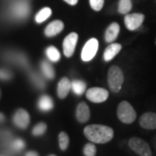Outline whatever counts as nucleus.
<instances>
[{"mask_svg": "<svg viewBox=\"0 0 156 156\" xmlns=\"http://www.w3.org/2000/svg\"><path fill=\"white\" fill-rule=\"evenodd\" d=\"M83 154L85 156H95L96 147L94 143H87L83 147Z\"/></svg>", "mask_w": 156, "mask_h": 156, "instance_id": "obj_25", "label": "nucleus"}, {"mask_svg": "<svg viewBox=\"0 0 156 156\" xmlns=\"http://www.w3.org/2000/svg\"><path fill=\"white\" fill-rule=\"evenodd\" d=\"M122 45L120 44H111L106 48V50L103 53V58L105 62H110L119 54V52L122 50Z\"/></svg>", "mask_w": 156, "mask_h": 156, "instance_id": "obj_14", "label": "nucleus"}, {"mask_svg": "<svg viewBox=\"0 0 156 156\" xmlns=\"http://www.w3.org/2000/svg\"><path fill=\"white\" fill-rule=\"evenodd\" d=\"M132 9L131 0H119L118 4V12L122 15H127Z\"/></svg>", "mask_w": 156, "mask_h": 156, "instance_id": "obj_22", "label": "nucleus"}, {"mask_svg": "<svg viewBox=\"0 0 156 156\" xmlns=\"http://www.w3.org/2000/svg\"><path fill=\"white\" fill-rule=\"evenodd\" d=\"M120 33V25L118 23H112L107 28L105 32V41L107 43H113Z\"/></svg>", "mask_w": 156, "mask_h": 156, "instance_id": "obj_15", "label": "nucleus"}, {"mask_svg": "<svg viewBox=\"0 0 156 156\" xmlns=\"http://www.w3.org/2000/svg\"><path fill=\"white\" fill-rule=\"evenodd\" d=\"M155 3H156V0H155Z\"/></svg>", "mask_w": 156, "mask_h": 156, "instance_id": "obj_35", "label": "nucleus"}, {"mask_svg": "<svg viewBox=\"0 0 156 156\" xmlns=\"http://www.w3.org/2000/svg\"><path fill=\"white\" fill-rule=\"evenodd\" d=\"M117 117L122 123L132 124L136 120L137 114L128 101H122L119 103L117 108Z\"/></svg>", "mask_w": 156, "mask_h": 156, "instance_id": "obj_3", "label": "nucleus"}, {"mask_svg": "<svg viewBox=\"0 0 156 156\" xmlns=\"http://www.w3.org/2000/svg\"><path fill=\"white\" fill-rule=\"evenodd\" d=\"M145 20V16L141 13L127 14L124 17V23L126 28L130 31L136 30L142 25Z\"/></svg>", "mask_w": 156, "mask_h": 156, "instance_id": "obj_7", "label": "nucleus"}, {"mask_svg": "<svg viewBox=\"0 0 156 156\" xmlns=\"http://www.w3.org/2000/svg\"><path fill=\"white\" fill-rule=\"evenodd\" d=\"M139 124L144 129H147V130L156 129V113L154 112L144 113L140 117Z\"/></svg>", "mask_w": 156, "mask_h": 156, "instance_id": "obj_10", "label": "nucleus"}, {"mask_svg": "<svg viewBox=\"0 0 156 156\" xmlns=\"http://www.w3.org/2000/svg\"><path fill=\"white\" fill-rule=\"evenodd\" d=\"M30 122V117L29 113L23 108H19L15 112L13 115V122L17 128L26 129Z\"/></svg>", "mask_w": 156, "mask_h": 156, "instance_id": "obj_9", "label": "nucleus"}, {"mask_svg": "<svg viewBox=\"0 0 156 156\" xmlns=\"http://www.w3.org/2000/svg\"><path fill=\"white\" fill-rule=\"evenodd\" d=\"M50 156H56V155H50Z\"/></svg>", "mask_w": 156, "mask_h": 156, "instance_id": "obj_34", "label": "nucleus"}, {"mask_svg": "<svg viewBox=\"0 0 156 156\" xmlns=\"http://www.w3.org/2000/svg\"><path fill=\"white\" fill-rule=\"evenodd\" d=\"M41 68L43 73L48 79H54L55 77V69L51 66L49 62L43 61L41 62Z\"/></svg>", "mask_w": 156, "mask_h": 156, "instance_id": "obj_21", "label": "nucleus"}, {"mask_svg": "<svg viewBox=\"0 0 156 156\" xmlns=\"http://www.w3.org/2000/svg\"><path fill=\"white\" fill-rule=\"evenodd\" d=\"M11 76V75L10 74L9 71H6L5 69H0V78L4 79V80H7L10 79Z\"/></svg>", "mask_w": 156, "mask_h": 156, "instance_id": "obj_28", "label": "nucleus"}, {"mask_svg": "<svg viewBox=\"0 0 156 156\" xmlns=\"http://www.w3.org/2000/svg\"><path fill=\"white\" fill-rule=\"evenodd\" d=\"M128 146L131 150H133L139 156H152L149 144L144 140L139 137H132L128 140Z\"/></svg>", "mask_w": 156, "mask_h": 156, "instance_id": "obj_4", "label": "nucleus"}, {"mask_svg": "<svg viewBox=\"0 0 156 156\" xmlns=\"http://www.w3.org/2000/svg\"><path fill=\"white\" fill-rule=\"evenodd\" d=\"M124 83V75L122 69L117 66L113 65L109 68L108 73V87L114 93H118Z\"/></svg>", "mask_w": 156, "mask_h": 156, "instance_id": "obj_2", "label": "nucleus"}, {"mask_svg": "<svg viewBox=\"0 0 156 156\" xmlns=\"http://www.w3.org/2000/svg\"><path fill=\"white\" fill-rule=\"evenodd\" d=\"M5 115H4V114H2V113H0V122H4L5 121Z\"/></svg>", "mask_w": 156, "mask_h": 156, "instance_id": "obj_31", "label": "nucleus"}, {"mask_svg": "<svg viewBox=\"0 0 156 156\" xmlns=\"http://www.w3.org/2000/svg\"><path fill=\"white\" fill-rule=\"evenodd\" d=\"M90 7L95 11H100L104 5V0H89Z\"/></svg>", "mask_w": 156, "mask_h": 156, "instance_id": "obj_26", "label": "nucleus"}, {"mask_svg": "<svg viewBox=\"0 0 156 156\" xmlns=\"http://www.w3.org/2000/svg\"><path fill=\"white\" fill-rule=\"evenodd\" d=\"M71 89V82L67 77H62L57 84V96L60 99L66 98Z\"/></svg>", "mask_w": 156, "mask_h": 156, "instance_id": "obj_13", "label": "nucleus"}, {"mask_svg": "<svg viewBox=\"0 0 156 156\" xmlns=\"http://www.w3.org/2000/svg\"><path fill=\"white\" fill-rule=\"evenodd\" d=\"M64 28V23L61 20H55L50 23L44 29V35L47 37H55Z\"/></svg>", "mask_w": 156, "mask_h": 156, "instance_id": "obj_12", "label": "nucleus"}, {"mask_svg": "<svg viewBox=\"0 0 156 156\" xmlns=\"http://www.w3.org/2000/svg\"><path fill=\"white\" fill-rule=\"evenodd\" d=\"M45 53H46L47 57L50 59V61L53 62H58L60 60V58H61V55H60L59 50H57L56 47L53 46V45H50L49 47H47L46 50H45Z\"/></svg>", "mask_w": 156, "mask_h": 156, "instance_id": "obj_18", "label": "nucleus"}, {"mask_svg": "<svg viewBox=\"0 0 156 156\" xmlns=\"http://www.w3.org/2000/svg\"><path fill=\"white\" fill-rule=\"evenodd\" d=\"M78 41V34L76 32H71L63 40L62 49L63 54L66 57H71L75 52L76 46Z\"/></svg>", "mask_w": 156, "mask_h": 156, "instance_id": "obj_8", "label": "nucleus"}, {"mask_svg": "<svg viewBox=\"0 0 156 156\" xmlns=\"http://www.w3.org/2000/svg\"><path fill=\"white\" fill-rule=\"evenodd\" d=\"M98 47H99V42L97 39L95 37L89 39L85 44L82 50V54H81L82 60L83 62L91 61L96 55Z\"/></svg>", "mask_w": 156, "mask_h": 156, "instance_id": "obj_5", "label": "nucleus"}, {"mask_svg": "<svg viewBox=\"0 0 156 156\" xmlns=\"http://www.w3.org/2000/svg\"><path fill=\"white\" fill-rule=\"evenodd\" d=\"M37 107L41 111L47 112L53 109L54 101L50 95H44L39 98L37 102Z\"/></svg>", "mask_w": 156, "mask_h": 156, "instance_id": "obj_16", "label": "nucleus"}, {"mask_svg": "<svg viewBox=\"0 0 156 156\" xmlns=\"http://www.w3.org/2000/svg\"><path fill=\"white\" fill-rule=\"evenodd\" d=\"M47 130V125L44 122H39L37 123L32 130V134L34 136H41L44 134H45Z\"/></svg>", "mask_w": 156, "mask_h": 156, "instance_id": "obj_24", "label": "nucleus"}, {"mask_svg": "<svg viewBox=\"0 0 156 156\" xmlns=\"http://www.w3.org/2000/svg\"><path fill=\"white\" fill-rule=\"evenodd\" d=\"M155 45H156V37H155Z\"/></svg>", "mask_w": 156, "mask_h": 156, "instance_id": "obj_33", "label": "nucleus"}, {"mask_svg": "<svg viewBox=\"0 0 156 156\" xmlns=\"http://www.w3.org/2000/svg\"><path fill=\"white\" fill-rule=\"evenodd\" d=\"M64 2H66L69 5H76L78 3V0H63Z\"/></svg>", "mask_w": 156, "mask_h": 156, "instance_id": "obj_29", "label": "nucleus"}, {"mask_svg": "<svg viewBox=\"0 0 156 156\" xmlns=\"http://www.w3.org/2000/svg\"><path fill=\"white\" fill-rule=\"evenodd\" d=\"M58 142H59V147L62 151H65L69 145V138L67 133L65 132H61L58 134Z\"/></svg>", "mask_w": 156, "mask_h": 156, "instance_id": "obj_23", "label": "nucleus"}, {"mask_svg": "<svg viewBox=\"0 0 156 156\" xmlns=\"http://www.w3.org/2000/svg\"><path fill=\"white\" fill-rule=\"evenodd\" d=\"M108 91L103 88L99 87H94L90 88L86 92V97L87 99L95 103H101L104 102L108 98Z\"/></svg>", "mask_w": 156, "mask_h": 156, "instance_id": "obj_6", "label": "nucleus"}, {"mask_svg": "<svg viewBox=\"0 0 156 156\" xmlns=\"http://www.w3.org/2000/svg\"><path fill=\"white\" fill-rule=\"evenodd\" d=\"M25 156H38V154L35 151H30V152H28Z\"/></svg>", "mask_w": 156, "mask_h": 156, "instance_id": "obj_30", "label": "nucleus"}, {"mask_svg": "<svg viewBox=\"0 0 156 156\" xmlns=\"http://www.w3.org/2000/svg\"><path fill=\"white\" fill-rule=\"evenodd\" d=\"M76 117L78 122L81 123H84L89 121L90 118V110L87 103L82 101L78 104L76 110Z\"/></svg>", "mask_w": 156, "mask_h": 156, "instance_id": "obj_11", "label": "nucleus"}, {"mask_svg": "<svg viewBox=\"0 0 156 156\" xmlns=\"http://www.w3.org/2000/svg\"><path fill=\"white\" fill-rule=\"evenodd\" d=\"M24 147H25V142L23 140L17 139V140H15V142H14V147L17 150H21Z\"/></svg>", "mask_w": 156, "mask_h": 156, "instance_id": "obj_27", "label": "nucleus"}, {"mask_svg": "<svg viewBox=\"0 0 156 156\" xmlns=\"http://www.w3.org/2000/svg\"><path fill=\"white\" fill-rule=\"evenodd\" d=\"M13 11L18 17H26L30 12V5L25 2H20L14 6Z\"/></svg>", "mask_w": 156, "mask_h": 156, "instance_id": "obj_17", "label": "nucleus"}, {"mask_svg": "<svg viewBox=\"0 0 156 156\" xmlns=\"http://www.w3.org/2000/svg\"><path fill=\"white\" fill-rule=\"evenodd\" d=\"M71 89L76 95H82L86 90V83L82 80H74L71 82Z\"/></svg>", "mask_w": 156, "mask_h": 156, "instance_id": "obj_20", "label": "nucleus"}, {"mask_svg": "<svg viewBox=\"0 0 156 156\" xmlns=\"http://www.w3.org/2000/svg\"><path fill=\"white\" fill-rule=\"evenodd\" d=\"M51 14H52V11L50 7H44L37 13L35 17V20L37 23H41L44 22L45 20H47L51 16Z\"/></svg>", "mask_w": 156, "mask_h": 156, "instance_id": "obj_19", "label": "nucleus"}, {"mask_svg": "<svg viewBox=\"0 0 156 156\" xmlns=\"http://www.w3.org/2000/svg\"><path fill=\"white\" fill-rule=\"evenodd\" d=\"M1 95H2V91H1V89H0V98H1Z\"/></svg>", "mask_w": 156, "mask_h": 156, "instance_id": "obj_32", "label": "nucleus"}, {"mask_svg": "<svg viewBox=\"0 0 156 156\" xmlns=\"http://www.w3.org/2000/svg\"><path fill=\"white\" fill-rule=\"evenodd\" d=\"M84 135L93 143L105 144L110 141L114 137L113 128L101 124H91L85 127Z\"/></svg>", "mask_w": 156, "mask_h": 156, "instance_id": "obj_1", "label": "nucleus"}]
</instances>
